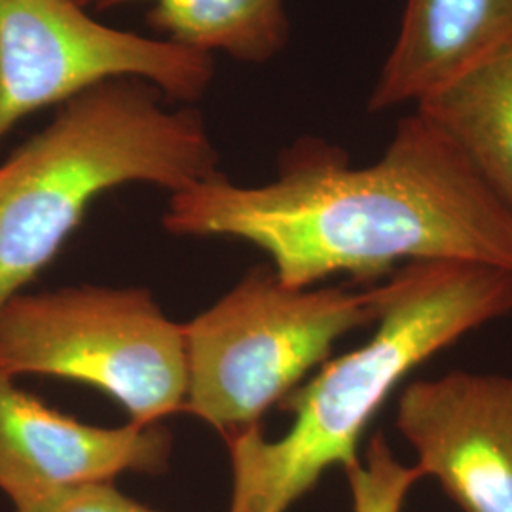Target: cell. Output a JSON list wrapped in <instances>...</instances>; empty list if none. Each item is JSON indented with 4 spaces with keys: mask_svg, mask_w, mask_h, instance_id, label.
Instances as JSON below:
<instances>
[{
    "mask_svg": "<svg viewBox=\"0 0 512 512\" xmlns=\"http://www.w3.org/2000/svg\"><path fill=\"white\" fill-rule=\"evenodd\" d=\"M14 512H156L122 494L112 482L74 486Z\"/></svg>",
    "mask_w": 512,
    "mask_h": 512,
    "instance_id": "obj_13",
    "label": "cell"
},
{
    "mask_svg": "<svg viewBox=\"0 0 512 512\" xmlns=\"http://www.w3.org/2000/svg\"><path fill=\"white\" fill-rule=\"evenodd\" d=\"M512 46V0H406L372 112L416 105Z\"/></svg>",
    "mask_w": 512,
    "mask_h": 512,
    "instance_id": "obj_9",
    "label": "cell"
},
{
    "mask_svg": "<svg viewBox=\"0 0 512 512\" xmlns=\"http://www.w3.org/2000/svg\"><path fill=\"white\" fill-rule=\"evenodd\" d=\"M164 226L249 241L293 289L338 274L372 281L403 260L512 272L511 211L418 110L374 164L351 167L342 150L306 141L285 154L274 183L245 188L217 175L173 194Z\"/></svg>",
    "mask_w": 512,
    "mask_h": 512,
    "instance_id": "obj_1",
    "label": "cell"
},
{
    "mask_svg": "<svg viewBox=\"0 0 512 512\" xmlns=\"http://www.w3.org/2000/svg\"><path fill=\"white\" fill-rule=\"evenodd\" d=\"M194 110H165L147 86L110 80L63 105L54 124L0 165V308L21 293L110 188L183 192L219 175Z\"/></svg>",
    "mask_w": 512,
    "mask_h": 512,
    "instance_id": "obj_3",
    "label": "cell"
},
{
    "mask_svg": "<svg viewBox=\"0 0 512 512\" xmlns=\"http://www.w3.org/2000/svg\"><path fill=\"white\" fill-rule=\"evenodd\" d=\"M353 512H403L406 495L421 480L416 465L395 458L384 433H376L359 459L346 471Z\"/></svg>",
    "mask_w": 512,
    "mask_h": 512,
    "instance_id": "obj_12",
    "label": "cell"
},
{
    "mask_svg": "<svg viewBox=\"0 0 512 512\" xmlns=\"http://www.w3.org/2000/svg\"><path fill=\"white\" fill-rule=\"evenodd\" d=\"M378 293L372 338L279 403L294 418L281 439H266L256 425L226 440L230 512H287L329 469L348 471L359 461L366 427L399 384L471 330L511 313L512 272L454 260L412 262Z\"/></svg>",
    "mask_w": 512,
    "mask_h": 512,
    "instance_id": "obj_2",
    "label": "cell"
},
{
    "mask_svg": "<svg viewBox=\"0 0 512 512\" xmlns=\"http://www.w3.org/2000/svg\"><path fill=\"white\" fill-rule=\"evenodd\" d=\"M76 0H0V141L25 116L110 80L139 76L169 97L198 99L207 52L110 29Z\"/></svg>",
    "mask_w": 512,
    "mask_h": 512,
    "instance_id": "obj_6",
    "label": "cell"
},
{
    "mask_svg": "<svg viewBox=\"0 0 512 512\" xmlns=\"http://www.w3.org/2000/svg\"><path fill=\"white\" fill-rule=\"evenodd\" d=\"M378 285L293 289L256 268L213 308L184 325V412L226 440L256 427L351 330L376 323Z\"/></svg>",
    "mask_w": 512,
    "mask_h": 512,
    "instance_id": "obj_4",
    "label": "cell"
},
{
    "mask_svg": "<svg viewBox=\"0 0 512 512\" xmlns=\"http://www.w3.org/2000/svg\"><path fill=\"white\" fill-rule=\"evenodd\" d=\"M112 6L131 0H76ZM152 23L173 42L202 52L224 50L243 61H266L285 42L289 25L283 0H154Z\"/></svg>",
    "mask_w": 512,
    "mask_h": 512,
    "instance_id": "obj_11",
    "label": "cell"
},
{
    "mask_svg": "<svg viewBox=\"0 0 512 512\" xmlns=\"http://www.w3.org/2000/svg\"><path fill=\"white\" fill-rule=\"evenodd\" d=\"M0 372V492L14 509L124 473L162 475L173 440L160 423L95 427L42 403Z\"/></svg>",
    "mask_w": 512,
    "mask_h": 512,
    "instance_id": "obj_8",
    "label": "cell"
},
{
    "mask_svg": "<svg viewBox=\"0 0 512 512\" xmlns=\"http://www.w3.org/2000/svg\"><path fill=\"white\" fill-rule=\"evenodd\" d=\"M395 427L463 512H512V376L454 370L406 385Z\"/></svg>",
    "mask_w": 512,
    "mask_h": 512,
    "instance_id": "obj_7",
    "label": "cell"
},
{
    "mask_svg": "<svg viewBox=\"0 0 512 512\" xmlns=\"http://www.w3.org/2000/svg\"><path fill=\"white\" fill-rule=\"evenodd\" d=\"M512 213V46L416 103Z\"/></svg>",
    "mask_w": 512,
    "mask_h": 512,
    "instance_id": "obj_10",
    "label": "cell"
},
{
    "mask_svg": "<svg viewBox=\"0 0 512 512\" xmlns=\"http://www.w3.org/2000/svg\"><path fill=\"white\" fill-rule=\"evenodd\" d=\"M0 372L93 385L154 425L184 412V325L147 289L78 287L23 294L0 308Z\"/></svg>",
    "mask_w": 512,
    "mask_h": 512,
    "instance_id": "obj_5",
    "label": "cell"
}]
</instances>
